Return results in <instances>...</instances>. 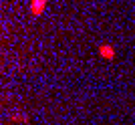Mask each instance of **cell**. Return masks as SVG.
I'll list each match as a JSON object with an SVG mask.
<instances>
[{"mask_svg":"<svg viewBox=\"0 0 135 125\" xmlns=\"http://www.w3.org/2000/svg\"><path fill=\"white\" fill-rule=\"evenodd\" d=\"M99 55H101L103 59H115V49H113L111 45H101L99 46Z\"/></svg>","mask_w":135,"mask_h":125,"instance_id":"cell-1","label":"cell"},{"mask_svg":"<svg viewBox=\"0 0 135 125\" xmlns=\"http://www.w3.org/2000/svg\"><path fill=\"white\" fill-rule=\"evenodd\" d=\"M46 0H30V10H32V14H40L42 12V8H45Z\"/></svg>","mask_w":135,"mask_h":125,"instance_id":"cell-2","label":"cell"}]
</instances>
